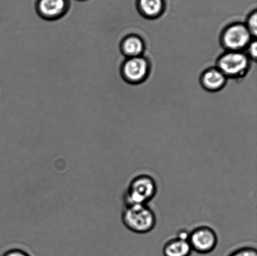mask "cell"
I'll return each instance as SVG.
<instances>
[{"mask_svg": "<svg viewBox=\"0 0 257 256\" xmlns=\"http://www.w3.org/2000/svg\"><path fill=\"white\" fill-rule=\"evenodd\" d=\"M121 219L128 230L139 234L152 231L157 223L155 212L148 204L124 205Z\"/></svg>", "mask_w": 257, "mask_h": 256, "instance_id": "obj_1", "label": "cell"}, {"mask_svg": "<svg viewBox=\"0 0 257 256\" xmlns=\"http://www.w3.org/2000/svg\"><path fill=\"white\" fill-rule=\"evenodd\" d=\"M158 184L151 175L141 174L131 180L123 194L124 205L148 204L158 193Z\"/></svg>", "mask_w": 257, "mask_h": 256, "instance_id": "obj_2", "label": "cell"}, {"mask_svg": "<svg viewBox=\"0 0 257 256\" xmlns=\"http://www.w3.org/2000/svg\"><path fill=\"white\" fill-rule=\"evenodd\" d=\"M188 242L193 251L207 254L216 249L218 237L213 228L208 225H200L190 232Z\"/></svg>", "mask_w": 257, "mask_h": 256, "instance_id": "obj_3", "label": "cell"}, {"mask_svg": "<svg viewBox=\"0 0 257 256\" xmlns=\"http://www.w3.org/2000/svg\"><path fill=\"white\" fill-rule=\"evenodd\" d=\"M248 66L247 57L242 53L236 51L223 55L218 61L219 70L228 76H238L242 74Z\"/></svg>", "mask_w": 257, "mask_h": 256, "instance_id": "obj_4", "label": "cell"}, {"mask_svg": "<svg viewBox=\"0 0 257 256\" xmlns=\"http://www.w3.org/2000/svg\"><path fill=\"white\" fill-rule=\"evenodd\" d=\"M251 35L245 25L237 24L229 27L223 35V44L233 51L245 48L250 42Z\"/></svg>", "mask_w": 257, "mask_h": 256, "instance_id": "obj_5", "label": "cell"}, {"mask_svg": "<svg viewBox=\"0 0 257 256\" xmlns=\"http://www.w3.org/2000/svg\"><path fill=\"white\" fill-rule=\"evenodd\" d=\"M149 65L144 58H131L124 62L122 67V75L128 82H139L145 79L148 74Z\"/></svg>", "mask_w": 257, "mask_h": 256, "instance_id": "obj_6", "label": "cell"}, {"mask_svg": "<svg viewBox=\"0 0 257 256\" xmlns=\"http://www.w3.org/2000/svg\"><path fill=\"white\" fill-rule=\"evenodd\" d=\"M67 7L66 0H40L37 12L42 19L54 21L66 14Z\"/></svg>", "mask_w": 257, "mask_h": 256, "instance_id": "obj_7", "label": "cell"}, {"mask_svg": "<svg viewBox=\"0 0 257 256\" xmlns=\"http://www.w3.org/2000/svg\"><path fill=\"white\" fill-rule=\"evenodd\" d=\"M193 250L188 240L175 237L168 240L164 245V256H190Z\"/></svg>", "mask_w": 257, "mask_h": 256, "instance_id": "obj_8", "label": "cell"}, {"mask_svg": "<svg viewBox=\"0 0 257 256\" xmlns=\"http://www.w3.org/2000/svg\"><path fill=\"white\" fill-rule=\"evenodd\" d=\"M141 14L148 18H155L162 14L165 9V0H138Z\"/></svg>", "mask_w": 257, "mask_h": 256, "instance_id": "obj_9", "label": "cell"}, {"mask_svg": "<svg viewBox=\"0 0 257 256\" xmlns=\"http://www.w3.org/2000/svg\"><path fill=\"white\" fill-rule=\"evenodd\" d=\"M226 82L225 75L219 69L207 70L202 77L203 85L210 90L220 89Z\"/></svg>", "mask_w": 257, "mask_h": 256, "instance_id": "obj_10", "label": "cell"}, {"mask_svg": "<svg viewBox=\"0 0 257 256\" xmlns=\"http://www.w3.org/2000/svg\"><path fill=\"white\" fill-rule=\"evenodd\" d=\"M143 40L136 36H130L123 40L121 50L123 54L131 58L139 57L144 51Z\"/></svg>", "mask_w": 257, "mask_h": 256, "instance_id": "obj_11", "label": "cell"}, {"mask_svg": "<svg viewBox=\"0 0 257 256\" xmlns=\"http://www.w3.org/2000/svg\"><path fill=\"white\" fill-rule=\"evenodd\" d=\"M228 256H257V251L255 247L244 246L233 250Z\"/></svg>", "mask_w": 257, "mask_h": 256, "instance_id": "obj_12", "label": "cell"}, {"mask_svg": "<svg viewBox=\"0 0 257 256\" xmlns=\"http://www.w3.org/2000/svg\"><path fill=\"white\" fill-rule=\"evenodd\" d=\"M257 14L256 12H254L253 14H251L249 17L248 20L247 29L249 32H250L251 35L256 36L257 34Z\"/></svg>", "mask_w": 257, "mask_h": 256, "instance_id": "obj_13", "label": "cell"}, {"mask_svg": "<svg viewBox=\"0 0 257 256\" xmlns=\"http://www.w3.org/2000/svg\"><path fill=\"white\" fill-rule=\"evenodd\" d=\"M2 256H31L29 253L20 249H12L7 250Z\"/></svg>", "mask_w": 257, "mask_h": 256, "instance_id": "obj_14", "label": "cell"}, {"mask_svg": "<svg viewBox=\"0 0 257 256\" xmlns=\"http://www.w3.org/2000/svg\"><path fill=\"white\" fill-rule=\"evenodd\" d=\"M189 235H190V232H188L187 230L185 229H181L178 230L176 237L182 239L188 240Z\"/></svg>", "mask_w": 257, "mask_h": 256, "instance_id": "obj_15", "label": "cell"}, {"mask_svg": "<svg viewBox=\"0 0 257 256\" xmlns=\"http://www.w3.org/2000/svg\"><path fill=\"white\" fill-rule=\"evenodd\" d=\"M256 42H253L252 44H251L250 48H249V52H250V54L251 56L254 59H256V55H257V50H256Z\"/></svg>", "mask_w": 257, "mask_h": 256, "instance_id": "obj_16", "label": "cell"}]
</instances>
